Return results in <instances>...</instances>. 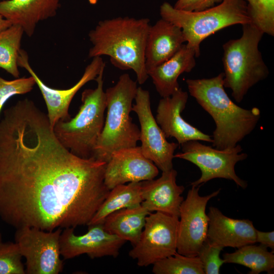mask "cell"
<instances>
[{
	"label": "cell",
	"instance_id": "1",
	"mask_svg": "<svg viewBox=\"0 0 274 274\" xmlns=\"http://www.w3.org/2000/svg\"><path fill=\"white\" fill-rule=\"evenodd\" d=\"M106 164L72 153L46 114L18 100L0 121V217L16 229L88 225L110 190Z\"/></svg>",
	"mask_w": 274,
	"mask_h": 274
},
{
	"label": "cell",
	"instance_id": "2",
	"mask_svg": "<svg viewBox=\"0 0 274 274\" xmlns=\"http://www.w3.org/2000/svg\"><path fill=\"white\" fill-rule=\"evenodd\" d=\"M224 74L211 78L186 80L190 95L213 119V147L218 149L233 147L251 133L260 118L257 107L243 108L229 97L224 86Z\"/></svg>",
	"mask_w": 274,
	"mask_h": 274
},
{
	"label": "cell",
	"instance_id": "3",
	"mask_svg": "<svg viewBox=\"0 0 274 274\" xmlns=\"http://www.w3.org/2000/svg\"><path fill=\"white\" fill-rule=\"evenodd\" d=\"M150 26L147 18L119 17L100 21L88 33L92 44L88 57L109 56L116 67L133 70L136 82L143 84L149 77L145 50Z\"/></svg>",
	"mask_w": 274,
	"mask_h": 274
},
{
	"label": "cell",
	"instance_id": "4",
	"mask_svg": "<svg viewBox=\"0 0 274 274\" xmlns=\"http://www.w3.org/2000/svg\"><path fill=\"white\" fill-rule=\"evenodd\" d=\"M138 87L137 82L126 73L106 89L107 115L94 151V159L107 163L114 151L136 146L140 130L130 114Z\"/></svg>",
	"mask_w": 274,
	"mask_h": 274
},
{
	"label": "cell",
	"instance_id": "5",
	"mask_svg": "<svg viewBox=\"0 0 274 274\" xmlns=\"http://www.w3.org/2000/svg\"><path fill=\"white\" fill-rule=\"evenodd\" d=\"M242 36L223 45L224 86L230 89L237 102L249 89L269 74L258 45L264 33L252 23L242 25Z\"/></svg>",
	"mask_w": 274,
	"mask_h": 274
},
{
	"label": "cell",
	"instance_id": "6",
	"mask_svg": "<svg viewBox=\"0 0 274 274\" xmlns=\"http://www.w3.org/2000/svg\"><path fill=\"white\" fill-rule=\"evenodd\" d=\"M104 70L95 79L96 87L86 89L82 93V104L77 115L67 121H58L53 127L60 142L83 158L92 157L105 123L107 104L103 89Z\"/></svg>",
	"mask_w": 274,
	"mask_h": 274
},
{
	"label": "cell",
	"instance_id": "7",
	"mask_svg": "<svg viewBox=\"0 0 274 274\" xmlns=\"http://www.w3.org/2000/svg\"><path fill=\"white\" fill-rule=\"evenodd\" d=\"M161 18L179 27L187 45L196 57L200 55V45L207 38L225 27L251 23L245 0H223L219 5L199 11L175 9L167 2L160 8Z\"/></svg>",
	"mask_w": 274,
	"mask_h": 274
},
{
	"label": "cell",
	"instance_id": "8",
	"mask_svg": "<svg viewBox=\"0 0 274 274\" xmlns=\"http://www.w3.org/2000/svg\"><path fill=\"white\" fill-rule=\"evenodd\" d=\"M182 152L174 155L178 158L188 161L196 165L201 171V176L191 183V186L202 185L214 179L222 178L232 180L238 186L245 189L247 182L238 177L235 165L246 159L248 155L242 153L243 148L237 144L224 149L213 148L192 140L181 144Z\"/></svg>",
	"mask_w": 274,
	"mask_h": 274
},
{
	"label": "cell",
	"instance_id": "9",
	"mask_svg": "<svg viewBox=\"0 0 274 274\" xmlns=\"http://www.w3.org/2000/svg\"><path fill=\"white\" fill-rule=\"evenodd\" d=\"M179 218L163 213H150L140 238L129 252L140 266H147L177 252Z\"/></svg>",
	"mask_w": 274,
	"mask_h": 274
},
{
	"label": "cell",
	"instance_id": "10",
	"mask_svg": "<svg viewBox=\"0 0 274 274\" xmlns=\"http://www.w3.org/2000/svg\"><path fill=\"white\" fill-rule=\"evenodd\" d=\"M62 229L43 230L35 227L17 229L15 243L26 260L27 274H58L62 271L59 239Z\"/></svg>",
	"mask_w": 274,
	"mask_h": 274
},
{
	"label": "cell",
	"instance_id": "11",
	"mask_svg": "<svg viewBox=\"0 0 274 274\" xmlns=\"http://www.w3.org/2000/svg\"><path fill=\"white\" fill-rule=\"evenodd\" d=\"M132 111L137 115L140 124V146L143 155L162 172L173 168V160L178 143H170L153 116L148 90L138 87Z\"/></svg>",
	"mask_w": 274,
	"mask_h": 274
},
{
	"label": "cell",
	"instance_id": "12",
	"mask_svg": "<svg viewBox=\"0 0 274 274\" xmlns=\"http://www.w3.org/2000/svg\"><path fill=\"white\" fill-rule=\"evenodd\" d=\"M201 186H192L180 207L177 252L185 256H196L206 240L209 221L206 207L208 201L218 195L221 190L200 196Z\"/></svg>",
	"mask_w": 274,
	"mask_h": 274
},
{
	"label": "cell",
	"instance_id": "13",
	"mask_svg": "<svg viewBox=\"0 0 274 274\" xmlns=\"http://www.w3.org/2000/svg\"><path fill=\"white\" fill-rule=\"evenodd\" d=\"M28 59L26 51L21 49L18 58V66L26 70L34 78L45 102L47 115L52 128L58 121H67L71 118L68 109L73 97L87 83L95 80L106 65L101 57L92 58L81 78L73 86L67 89H57L49 87L42 81L30 65Z\"/></svg>",
	"mask_w": 274,
	"mask_h": 274
},
{
	"label": "cell",
	"instance_id": "14",
	"mask_svg": "<svg viewBox=\"0 0 274 274\" xmlns=\"http://www.w3.org/2000/svg\"><path fill=\"white\" fill-rule=\"evenodd\" d=\"M87 232L76 235L74 228H64L59 239L60 254L64 259L73 258L83 254L92 259L104 256L117 257L126 242L107 232L102 223L90 225Z\"/></svg>",
	"mask_w": 274,
	"mask_h": 274
},
{
	"label": "cell",
	"instance_id": "15",
	"mask_svg": "<svg viewBox=\"0 0 274 274\" xmlns=\"http://www.w3.org/2000/svg\"><path fill=\"white\" fill-rule=\"evenodd\" d=\"M158 168L142 153L140 146L123 148L114 151L107 163L104 182L111 190L126 183L140 182L154 179Z\"/></svg>",
	"mask_w": 274,
	"mask_h": 274
},
{
	"label": "cell",
	"instance_id": "16",
	"mask_svg": "<svg viewBox=\"0 0 274 274\" xmlns=\"http://www.w3.org/2000/svg\"><path fill=\"white\" fill-rule=\"evenodd\" d=\"M188 98L186 91L180 88L170 96L159 100L155 119L166 138H174L179 145L192 140L212 143V136L185 120L181 113Z\"/></svg>",
	"mask_w": 274,
	"mask_h": 274
},
{
	"label": "cell",
	"instance_id": "17",
	"mask_svg": "<svg viewBox=\"0 0 274 274\" xmlns=\"http://www.w3.org/2000/svg\"><path fill=\"white\" fill-rule=\"evenodd\" d=\"M177 172L172 168L162 172L157 179L141 182V205L149 212H158L179 218L180 207L184 198L183 186L176 183Z\"/></svg>",
	"mask_w": 274,
	"mask_h": 274
},
{
	"label": "cell",
	"instance_id": "18",
	"mask_svg": "<svg viewBox=\"0 0 274 274\" xmlns=\"http://www.w3.org/2000/svg\"><path fill=\"white\" fill-rule=\"evenodd\" d=\"M207 240L225 247L238 248L256 243V229L249 219H236L226 216L217 208L210 207Z\"/></svg>",
	"mask_w": 274,
	"mask_h": 274
},
{
	"label": "cell",
	"instance_id": "19",
	"mask_svg": "<svg viewBox=\"0 0 274 274\" xmlns=\"http://www.w3.org/2000/svg\"><path fill=\"white\" fill-rule=\"evenodd\" d=\"M60 5V0H5L0 1V14L31 37L38 24L54 17Z\"/></svg>",
	"mask_w": 274,
	"mask_h": 274
},
{
	"label": "cell",
	"instance_id": "20",
	"mask_svg": "<svg viewBox=\"0 0 274 274\" xmlns=\"http://www.w3.org/2000/svg\"><path fill=\"white\" fill-rule=\"evenodd\" d=\"M185 42L181 29L165 19L161 18L151 25L145 50L147 72L171 57Z\"/></svg>",
	"mask_w": 274,
	"mask_h": 274
},
{
	"label": "cell",
	"instance_id": "21",
	"mask_svg": "<svg viewBox=\"0 0 274 274\" xmlns=\"http://www.w3.org/2000/svg\"><path fill=\"white\" fill-rule=\"evenodd\" d=\"M194 50L187 44L171 57L148 71L155 88L162 97L170 96L179 88V77L190 72L196 65Z\"/></svg>",
	"mask_w": 274,
	"mask_h": 274
},
{
	"label": "cell",
	"instance_id": "22",
	"mask_svg": "<svg viewBox=\"0 0 274 274\" xmlns=\"http://www.w3.org/2000/svg\"><path fill=\"white\" fill-rule=\"evenodd\" d=\"M150 212L141 204L110 214L102 223L104 229L134 246L138 242Z\"/></svg>",
	"mask_w": 274,
	"mask_h": 274
},
{
	"label": "cell",
	"instance_id": "23",
	"mask_svg": "<svg viewBox=\"0 0 274 274\" xmlns=\"http://www.w3.org/2000/svg\"><path fill=\"white\" fill-rule=\"evenodd\" d=\"M143 200L141 182L117 185L110 190L88 225L102 223L112 213L122 209L139 206Z\"/></svg>",
	"mask_w": 274,
	"mask_h": 274
},
{
	"label": "cell",
	"instance_id": "24",
	"mask_svg": "<svg viewBox=\"0 0 274 274\" xmlns=\"http://www.w3.org/2000/svg\"><path fill=\"white\" fill-rule=\"evenodd\" d=\"M225 263L242 265L250 269L249 274H258L262 272L270 273L274 269L273 252H269L267 248L260 244H248L241 247L233 253L223 254Z\"/></svg>",
	"mask_w": 274,
	"mask_h": 274
},
{
	"label": "cell",
	"instance_id": "25",
	"mask_svg": "<svg viewBox=\"0 0 274 274\" xmlns=\"http://www.w3.org/2000/svg\"><path fill=\"white\" fill-rule=\"evenodd\" d=\"M24 31L16 25H11L0 32V68L18 78L20 73L18 58Z\"/></svg>",
	"mask_w": 274,
	"mask_h": 274
},
{
	"label": "cell",
	"instance_id": "26",
	"mask_svg": "<svg viewBox=\"0 0 274 274\" xmlns=\"http://www.w3.org/2000/svg\"><path fill=\"white\" fill-rule=\"evenodd\" d=\"M155 274H204L199 257L188 256L177 252L153 264Z\"/></svg>",
	"mask_w": 274,
	"mask_h": 274
},
{
	"label": "cell",
	"instance_id": "27",
	"mask_svg": "<svg viewBox=\"0 0 274 274\" xmlns=\"http://www.w3.org/2000/svg\"><path fill=\"white\" fill-rule=\"evenodd\" d=\"M251 23L264 33L274 35V0H245Z\"/></svg>",
	"mask_w": 274,
	"mask_h": 274
},
{
	"label": "cell",
	"instance_id": "28",
	"mask_svg": "<svg viewBox=\"0 0 274 274\" xmlns=\"http://www.w3.org/2000/svg\"><path fill=\"white\" fill-rule=\"evenodd\" d=\"M22 255L16 243H0V274H25Z\"/></svg>",
	"mask_w": 274,
	"mask_h": 274
},
{
	"label": "cell",
	"instance_id": "29",
	"mask_svg": "<svg viewBox=\"0 0 274 274\" xmlns=\"http://www.w3.org/2000/svg\"><path fill=\"white\" fill-rule=\"evenodd\" d=\"M35 85L36 82L31 76L13 80H7L0 77V114L4 105L10 98L29 92Z\"/></svg>",
	"mask_w": 274,
	"mask_h": 274
},
{
	"label": "cell",
	"instance_id": "30",
	"mask_svg": "<svg viewBox=\"0 0 274 274\" xmlns=\"http://www.w3.org/2000/svg\"><path fill=\"white\" fill-rule=\"evenodd\" d=\"M223 248L214 245L207 239L200 247L197 256L202 263L206 274H219L221 266L225 263L220 254Z\"/></svg>",
	"mask_w": 274,
	"mask_h": 274
},
{
	"label": "cell",
	"instance_id": "31",
	"mask_svg": "<svg viewBox=\"0 0 274 274\" xmlns=\"http://www.w3.org/2000/svg\"><path fill=\"white\" fill-rule=\"evenodd\" d=\"M223 0H178L175 9L185 11H199L212 7Z\"/></svg>",
	"mask_w": 274,
	"mask_h": 274
},
{
	"label": "cell",
	"instance_id": "32",
	"mask_svg": "<svg viewBox=\"0 0 274 274\" xmlns=\"http://www.w3.org/2000/svg\"><path fill=\"white\" fill-rule=\"evenodd\" d=\"M256 241L274 250V231L263 232L256 230Z\"/></svg>",
	"mask_w": 274,
	"mask_h": 274
},
{
	"label": "cell",
	"instance_id": "33",
	"mask_svg": "<svg viewBox=\"0 0 274 274\" xmlns=\"http://www.w3.org/2000/svg\"><path fill=\"white\" fill-rule=\"evenodd\" d=\"M11 25L12 24L8 20L0 14V32L6 29Z\"/></svg>",
	"mask_w": 274,
	"mask_h": 274
},
{
	"label": "cell",
	"instance_id": "34",
	"mask_svg": "<svg viewBox=\"0 0 274 274\" xmlns=\"http://www.w3.org/2000/svg\"><path fill=\"white\" fill-rule=\"evenodd\" d=\"M98 0H88L89 3L92 5H95L97 3Z\"/></svg>",
	"mask_w": 274,
	"mask_h": 274
},
{
	"label": "cell",
	"instance_id": "35",
	"mask_svg": "<svg viewBox=\"0 0 274 274\" xmlns=\"http://www.w3.org/2000/svg\"><path fill=\"white\" fill-rule=\"evenodd\" d=\"M2 242V236L1 233H0V243Z\"/></svg>",
	"mask_w": 274,
	"mask_h": 274
}]
</instances>
